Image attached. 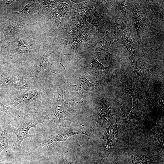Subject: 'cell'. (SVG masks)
<instances>
[{
  "label": "cell",
  "instance_id": "obj_11",
  "mask_svg": "<svg viewBox=\"0 0 164 164\" xmlns=\"http://www.w3.org/2000/svg\"><path fill=\"white\" fill-rule=\"evenodd\" d=\"M121 26L120 36L122 43L129 52V55L131 56H134V44L130 37L129 29L124 24Z\"/></svg>",
  "mask_w": 164,
  "mask_h": 164
},
{
  "label": "cell",
  "instance_id": "obj_9",
  "mask_svg": "<svg viewBox=\"0 0 164 164\" xmlns=\"http://www.w3.org/2000/svg\"><path fill=\"white\" fill-rule=\"evenodd\" d=\"M130 155L132 161L131 164H148L158 162L162 159L161 156L151 152L145 155H138L132 150Z\"/></svg>",
  "mask_w": 164,
  "mask_h": 164
},
{
  "label": "cell",
  "instance_id": "obj_20",
  "mask_svg": "<svg viewBox=\"0 0 164 164\" xmlns=\"http://www.w3.org/2000/svg\"><path fill=\"white\" fill-rule=\"evenodd\" d=\"M128 1H122L118 4V9L119 13L123 17L127 18L126 9L128 6Z\"/></svg>",
  "mask_w": 164,
  "mask_h": 164
},
{
  "label": "cell",
  "instance_id": "obj_18",
  "mask_svg": "<svg viewBox=\"0 0 164 164\" xmlns=\"http://www.w3.org/2000/svg\"><path fill=\"white\" fill-rule=\"evenodd\" d=\"M77 88V91H84L89 90L92 87V84L85 78H81L79 77L78 82L74 85Z\"/></svg>",
  "mask_w": 164,
  "mask_h": 164
},
{
  "label": "cell",
  "instance_id": "obj_17",
  "mask_svg": "<svg viewBox=\"0 0 164 164\" xmlns=\"http://www.w3.org/2000/svg\"><path fill=\"white\" fill-rule=\"evenodd\" d=\"M21 28V25L15 22H9L5 29L3 32L5 36L13 37L18 32Z\"/></svg>",
  "mask_w": 164,
  "mask_h": 164
},
{
  "label": "cell",
  "instance_id": "obj_5",
  "mask_svg": "<svg viewBox=\"0 0 164 164\" xmlns=\"http://www.w3.org/2000/svg\"><path fill=\"white\" fill-rule=\"evenodd\" d=\"M6 86L20 91H26L32 89L31 80L27 77L20 74L1 75Z\"/></svg>",
  "mask_w": 164,
  "mask_h": 164
},
{
  "label": "cell",
  "instance_id": "obj_24",
  "mask_svg": "<svg viewBox=\"0 0 164 164\" xmlns=\"http://www.w3.org/2000/svg\"><path fill=\"white\" fill-rule=\"evenodd\" d=\"M6 86L4 82L0 78V87Z\"/></svg>",
  "mask_w": 164,
  "mask_h": 164
},
{
  "label": "cell",
  "instance_id": "obj_21",
  "mask_svg": "<svg viewBox=\"0 0 164 164\" xmlns=\"http://www.w3.org/2000/svg\"><path fill=\"white\" fill-rule=\"evenodd\" d=\"M15 0H3L0 1V9L3 13H5L7 8Z\"/></svg>",
  "mask_w": 164,
  "mask_h": 164
},
{
  "label": "cell",
  "instance_id": "obj_13",
  "mask_svg": "<svg viewBox=\"0 0 164 164\" xmlns=\"http://www.w3.org/2000/svg\"><path fill=\"white\" fill-rule=\"evenodd\" d=\"M13 132L12 127L9 125H6L2 130L0 137V159L1 152L8 148L9 141L11 139L12 140Z\"/></svg>",
  "mask_w": 164,
  "mask_h": 164
},
{
  "label": "cell",
  "instance_id": "obj_7",
  "mask_svg": "<svg viewBox=\"0 0 164 164\" xmlns=\"http://www.w3.org/2000/svg\"><path fill=\"white\" fill-rule=\"evenodd\" d=\"M53 52L46 51L39 53L33 57L34 63L30 71V76L34 81L37 80L39 73L46 68L49 58Z\"/></svg>",
  "mask_w": 164,
  "mask_h": 164
},
{
  "label": "cell",
  "instance_id": "obj_1",
  "mask_svg": "<svg viewBox=\"0 0 164 164\" xmlns=\"http://www.w3.org/2000/svg\"><path fill=\"white\" fill-rule=\"evenodd\" d=\"M46 118L40 115H29L21 116L12 127V131L17 136L14 145L15 149L20 148L23 140L32 135L29 134L30 129L36 128L38 125L44 122Z\"/></svg>",
  "mask_w": 164,
  "mask_h": 164
},
{
  "label": "cell",
  "instance_id": "obj_12",
  "mask_svg": "<svg viewBox=\"0 0 164 164\" xmlns=\"http://www.w3.org/2000/svg\"><path fill=\"white\" fill-rule=\"evenodd\" d=\"M152 131L153 135L155 144L158 147L162 154L164 152V143H163L164 130L163 126L157 123H152Z\"/></svg>",
  "mask_w": 164,
  "mask_h": 164
},
{
  "label": "cell",
  "instance_id": "obj_10",
  "mask_svg": "<svg viewBox=\"0 0 164 164\" xmlns=\"http://www.w3.org/2000/svg\"><path fill=\"white\" fill-rule=\"evenodd\" d=\"M133 20L137 34L145 29L149 25L145 20L138 4L134 3L132 5Z\"/></svg>",
  "mask_w": 164,
  "mask_h": 164
},
{
  "label": "cell",
  "instance_id": "obj_3",
  "mask_svg": "<svg viewBox=\"0 0 164 164\" xmlns=\"http://www.w3.org/2000/svg\"><path fill=\"white\" fill-rule=\"evenodd\" d=\"M79 134L88 135V134L83 130L74 132L71 128L62 125L50 129L47 132L43 143L41 144L46 152L48 147L54 142L65 141L70 137Z\"/></svg>",
  "mask_w": 164,
  "mask_h": 164
},
{
  "label": "cell",
  "instance_id": "obj_2",
  "mask_svg": "<svg viewBox=\"0 0 164 164\" xmlns=\"http://www.w3.org/2000/svg\"><path fill=\"white\" fill-rule=\"evenodd\" d=\"M63 91V89L60 88L54 93L55 111L49 123L50 129L61 125V123L66 116L73 112L68 102L64 100Z\"/></svg>",
  "mask_w": 164,
  "mask_h": 164
},
{
  "label": "cell",
  "instance_id": "obj_8",
  "mask_svg": "<svg viewBox=\"0 0 164 164\" xmlns=\"http://www.w3.org/2000/svg\"><path fill=\"white\" fill-rule=\"evenodd\" d=\"M97 101V118L98 123L103 125L112 118V111L110 103L103 98H99Z\"/></svg>",
  "mask_w": 164,
  "mask_h": 164
},
{
  "label": "cell",
  "instance_id": "obj_22",
  "mask_svg": "<svg viewBox=\"0 0 164 164\" xmlns=\"http://www.w3.org/2000/svg\"><path fill=\"white\" fill-rule=\"evenodd\" d=\"M114 125L111 123L109 127L106 128L103 135V140L104 141L108 139L111 134L112 129L113 128Z\"/></svg>",
  "mask_w": 164,
  "mask_h": 164
},
{
  "label": "cell",
  "instance_id": "obj_19",
  "mask_svg": "<svg viewBox=\"0 0 164 164\" xmlns=\"http://www.w3.org/2000/svg\"><path fill=\"white\" fill-rule=\"evenodd\" d=\"M134 72L139 79L143 77L144 73V68L142 64L137 61L135 65Z\"/></svg>",
  "mask_w": 164,
  "mask_h": 164
},
{
  "label": "cell",
  "instance_id": "obj_23",
  "mask_svg": "<svg viewBox=\"0 0 164 164\" xmlns=\"http://www.w3.org/2000/svg\"><path fill=\"white\" fill-rule=\"evenodd\" d=\"M63 164H74V163L72 162H71L69 161H67L65 159H64L63 158Z\"/></svg>",
  "mask_w": 164,
  "mask_h": 164
},
{
  "label": "cell",
  "instance_id": "obj_14",
  "mask_svg": "<svg viewBox=\"0 0 164 164\" xmlns=\"http://www.w3.org/2000/svg\"><path fill=\"white\" fill-rule=\"evenodd\" d=\"M125 93H128L131 95L133 100L132 110L134 111H137L138 109V100L139 95L138 91L133 87L130 82H128L125 88L121 92L120 97Z\"/></svg>",
  "mask_w": 164,
  "mask_h": 164
},
{
  "label": "cell",
  "instance_id": "obj_4",
  "mask_svg": "<svg viewBox=\"0 0 164 164\" xmlns=\"http://www.w3.org/2000/svg\"><path fill=\"white\" fill-rule=\"evenodd\" d=\"M123 132V127L119 118L114 125L112 133L106 144L102 157L104 160H107L109 155L119 144Z\"/></svg>",
  "mask_w": 164,
  "mask_h": 164
},
{
  "label": "cell",
  "instance_id": "obj_15",
  "mask_svg": "<svg viewBox=\"0 0 164 164\" xmlns=\"http://www.w3.org/2000/svg\"><path fill=\"white\" fill-rule=\"evenodd\" d=\"M13 42L16 43L18 46L17 47L13 50V53L22 54L30 52L32 49L31 45L25 39H19L13 41L12 43Z\"/></svg>",
  "mask_w": 164,
  "mask_h": 164
},
{
  "label": "cell",
  "instance_id": "obj_16",
  "mask_svg": "<svg viewBox=\"0 0 164 164\" xmlns=\"http://www.w3.org/2000/svg\"><path fill=\"white\" fill-rule=\"evenodd\" d=\"M38 1H29L27 5L20 11L13 12L18 15L28 16L32 14L34 11L38 7Z\"/></svg>",
  "mask_w": 164,
  "mask_h": 164
},
{
  "label": "cell",
  "instance_id": "obj_6",
  "mask_svg": "<svg viewBox=\"0 0 164 164\" xmlns=\"http://www.w3.org/2000/svg\"><path fill=\"white\" fill-rule=\"evenodd\" d=\"M25 91L14 97L10 104L15 108H23L36 101L41 94L38 90L31 89Z\"/></svg>",
  "mask_w": 164,
  "mask_h": 164
}]
</instances>
